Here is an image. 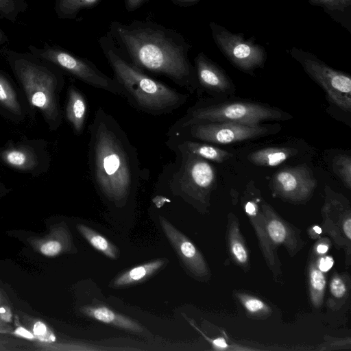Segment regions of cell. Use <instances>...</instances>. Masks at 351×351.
Listing matches in <instances>:
<instances>
[{"label": "cell", "instance_id": "cell-1", "mask_svg": "<svg viewBox=\"0 0 351 351\" xmlns=\"http://www.w3.org/2000/svg\"><path fill=\"white\" fill-rule=\"evenodd\" d=\"M108 36L123 56L143 71L163 75L191 93L199 88L189 58L192 46L179 32L152 21H113Z\"/></svg>", "mask_w": 351, "mask_h": 351}, {"label": "cell", "instance_id": "cell-2", "mask_svg": "<svg viewBox=\"0 0 351 351\" xmlns=\"http://www.w3.org/2000/svg\"><path fill=\"white\" fill-rule=\"evenodd\" d=\"M90 179L100 195L117 207L126 206L141 178L136 148L119 122L99 107L88 126Z\"/></svg>", "mask_w": 351, "mask_h": 351}, {"label": "cell", "instance_id": "cell-3", "mask_svg": "<svg viewBox=\"0 0 351 351\" xmlns=\"http://www.w3.org/2000/svg\"><path fill=\"white\" fill-rule=\"evenodd\" d=\"M102 51L134 108L157 116L171 113L184 105L188 95L160 82L128 60L108 36L100 38Z\"/></svg>", "mask_w": 351, "mask_h": 351}, {"label": "cell", "instance_id": "cell-4", "mask_svg": "<svg viewBox=\"0 0 351 351\" xmlns=\"http://www.w3.org/2000/svg\"><path fill=\"white\" fill-rule=\"evenodd\" d=\"M291 116L281 110L265 104L233 101L211 105H195L169 128L167 135L189 125L211 122H236L249 125L265 121H283Z\"/></svg>", "mask_w": 351, "mask_h": 351}, {"label": "cell", "instance_id": "cell-5", "mask_svg": "<svg viewBox=\"0 0 351 351\" xmlns=\"http://www.w3.org/2000/svg\"><path fill=\"white\" fill-rule=\"evenodd\" d=\"M288 52L325 90L330 101L342 110L351 112L350 75L332 69L310 52L296 47H292Z\"/></svg>", "mask_w": 351, "mask_h": 351}, {"label": "cell", "instance_id": "cell-6", "mask_svg": "<svg viewBox=\"0 0 351 351\" xmlns=\"http://www.w3.org/2000/svg\"><path fill=\"white\" fill-rule=\"evenodd\" d=\"M180 165L171 179L174 191L195 200H204L216 183V171L208 160L190 152L174 149Z\"/></svg>", "mask_w": 351, "mask_h": 351}, {"label": "cell", "instance_id": "cell-7", "mask_svg": "<svg viewBox=\"0 0 351 351\" xmlns=\"http://www.w3.org/2000/svg\"><path fill=\"white\" fill-rule=\"evenodd\" d=\"M209 27L219 50L234 67L250 74L255 69L264 67L266 50L255 42L254 37L246 39L243 33L232 32L213 21Z\"/></svg>", "mask_w": 351, "mask_h": 351}, {"label": "cell", "instance_id": "cell-8", "mask_svg": "<svg viewBox=\"0 0 351 351\" xmlns=\"http://www.w3.org/2000/svg\"><path fill=\"white\" fill-rule=\"evenodd\" d=\"M18 73L30 104L58 126L61 115L56 97V77L48 71L24 61L19 64Z\"/></svg>", "mask_w": 351, "mask_h": 351}, {"label": "cell", "instance_id": "cell-9", "mask_svg": "<svg viewBox=\"0 0 351 351\" xmlns=\"http://www.w3.org/2000/svg\"><path fill=\"white\" fill-rule=\"evenodd\" d=\"M271 128L236 122L197 123L178 130L168 136L199 140L215 144H230L268 135Z\"/></svg>", "mask_w": 351, "mask_h": 351}, {"label": "cell", "instance_id": "cell-10", "mask_svg": "<svg viewBox=\"0 0 351 351\" xmlns=\"http://www.w3.org/2000/svg\"><path fill=\"white\" fill-rule=\"evenodd\" d=\"M42 56L89 86L125 97L121 84L114 77L101 72L88 60L60 49H48Z\"/></svg>", "mask_w": 351, "mask_h": 351}, {"label": "cell", "instance_id": "cell-11", "mask_svg": "<svg viewBox=\"0 0 351 351\" xmlns=\"http://www.w3.org/2000/svg\"><path fill=\"white\" fill-rule=\"evenodd\" d=\"M275 194L291 199H304L312 193L317 180L306 165L285 167L277 171L271 178Z\"/></svg>", "mask_w": 351, "mask_h": 351}, {"label": "cell", "instance_id": "cell-12", "mask_svg": "<svg viewBox=\"0 0 351 351\" xmlns=\"http://www.w3.org/2000/svg\"><path fill=\"white\" fill-rule=\"evenodd\" d=\"M159 221L167 238L189 269L197 274L204 273V261L193 243L162 216H159Z\"/></svg>", "mask_w": 351, "mask_h": 351}, {"label": "cell", "instance_id": "cell-13", "mask_svg": "<svg viewBox=\"0 0 351 351\" xmlns=\"http://www.w3.org/2000/svg\"><path fill=\"white\" fill-rule=\"evenodd\" d=\"M194 62L198 84L206 90L224 93L234 87L226 72L203 52L197 55Z\"/></svg>", "mask_w": 351, "mask_h": 351}, {"label": "cell", "instance_id": "cell-14", "mask_svg": "<svg viewBox=\"0 0 351 351\" xmlns=\"http://www.w3.org/2000/svg\"><path fill=\"white\" fill-rule=\"evenodd\" d=\"M169 137L167 145L171 149L184 150L207 160L221 163L232 156V154L226 150L212 145L177 136Z\"/></svg>", "mask_w": 351, "mask_h": 351}, {"label": "cell", "instance_id": "cell-15", "mask_svg": "<svg viewBox=\"0 0 351 351\" xmlns=\"http://www.w3.org/2000/svg\"><path fill=\"white\" fill-rule=\"evenodd\" d=\"M82 311L88 317L121 329L138 333L143 331V328L136 321L104 305L85 306Z\"/></svg>", "mask_w": 351, "mask_h": 351}, {"label": "cell", "instance_id": "cell-16", "mask_svg": "<svg viewBox=\"0 0 351 351\" xmlns=\"http://www.w3.org/2000/svg\"><path fill=\"white\" fill-rule=\"evenodd\" d=\"M87 108V101L84 94L75 86H70L68 89L66 118L77 135H80L83 132Z\"/></svg>", "mask_w": 351, "mask_h": 351}, {"label": "cell", "instance_id": "cell-17", "mask_svg": "<svg viewBox=\"0 0 351 351\" xmlns=\"http://www.w3.org/2000/svg\"><path fill=\"white\" fill-rule=\"evenodd\" d=\"M297 153L298 150L291 147H269L250 153L247 158L256 166L275 167Z\"/></svg>", "mask_w": 351, "mask_h": 351}, {"label": "cell", "instance_id": "cell-18", "mask_svg": "<svg viewBox=\"0 0 351 351\" xmlns=\"http://www.w3.org/2000/svg\"><path fill=\"white\" fill-rule=\"evenodd\" d=\"M164 265L165 261L157 259L132 267L117 276L114 280L112 286L120 288L139 283L152 276Z\"/></svg>", "mask_w": 351, "mask_h": 351}, {"label": "cell", "instance_id": "cell-19", "mask_svg": "<svg viewBox=\"0 0 351 351\" xmlns=\"http://www.w3.org/2000/svg\"><path fill=\"white\" fill-rule=\"evenodd\" d=\"M77 228L81 234L95 250L110 259H117L119 257V250L105 237L84 224H78Z\"/></svg>", "mask_w": 351, "mask_h": 351}, {"label": "cell", "instance_id": "cell-20", "mask_svg": "<svg viewBox=\"0 0 351 351\" xmlns=\"http://www.w3.org/2000/svg\"><path fill=\"white\" fill-rule=\"evenodd\" d=\"M100 0H59L58 11L64 17H75L83 9L95 6Z\"/></svg>", "mask_w": 351, "mask_h": 351}, {"label": "cell", "instance_id": "cell-21", "mask_svg": "<svg viewBox=\"0 0 351 351\" xmlns=\"http://www.w3.org/2000/svg\"><path fill=\"white\" fill-rule=\"evenodd\" d=\"M332 167L334 173L349 189L351 188V157L341 154L333 158Z\"/></svg>", "mask_w": 351, "mask_h": 351}, {"label": "cell", "instance_id": "cell-22", "mask_svg": "<svg viewBox=\"0 0 351 351\" xmlns=\"http://www.w3.org/2000/svg\"><path fill=\"white\" fill-rule=\"evenodd\" d=\"M0 103L14 113L20 112L16 95L12 86L0 76Z\"/></svg>", "mask_w": 351, "mask_h": 351}, {"label": "cell", "instance_id": "cell-23", "mask_svg": "<svg viewBox=\"0 0 351 351\" xmlns=\"http://www.w3.org/2000/svg\"><path fill=\"white\" fill-rule=\"evenodd\" d=\"M310 278L312 295L314 297V301L318 303L324 291L325 278L321 271L314 268L311 271Z\"/></svg>", "mask_w": 351, "mask_h": 351}, {"label": "cell", "instance_id": "cell-24", "mask_svg": "<svg viewBox=\"0 0 351 351\" xmlns=\"http://www.w3.org/2000/svg\"><path fill=\"white\" fill-rule=\"evenodd\" d=\"M315 5L322 6L330 11L344 12L351 5V0H308Z\"/></svg>", "mask_w": 351, "mask_h": 351}, {"label": "cell", "instance_id": "cell-25", "mask_svg": "<svg viewBox=\"0 0 351 351\" xmlns=\"http://www.w3.org/2000/svg\"><path fill=\"white\" fill-rule=\"evenodd\" d=\"M5 161L14 167H23L28 162V156L21 150L11 149L3 155Z\"/></svg>", "mask_w": 351, "mask_h": 351}, {"label": "cell", "instance_id": "cell-26", "mask_svg": "<svg viewBox=\"0 0 351 351\" xmlns=\"http://www.w3.org/2000/svg\"><path fill=\"white\" fill-rule=\"evenodd\" d=\"M33 333L35 337L41 341L51 343L56 339L54 334L42 322L38 321L34 324Z\"/></svg>", "mask_w": 351, "mask_h": 351}, {"label": "cell", "instance_id": "cell-27", "mask_svg": "<svg viewBox=\"0 0 351 351\" xmlns=\"http://www.w3.org/2000/svg\"><path fill=\"white\" fill-rule=\"evenodd\" d=\"M268 232L276 243L282 242L286 237V229L278 220H272L268 225Z\"/></svg>", "mask_w": 351, "mask_h": 351}, {"label": "cell", "instance_id": "cell-28", "mask_svg": "<svg viewBox=\"0 0 351 351\" xmlns=\"http://www.w3.org/2000/svg\"><path fill=\"white\" fill-rule=\"evenodd\" d=\"M62 244L58 241H49L40 247V252L45 256H54L62 250Z\"/></svg>", "mask_w": 351, "mask_h": 351}, {"label": "cell", "instance_id": "cell-29", "mask_svg": "<svg viewBox=\"0 0 351 351\" xmlns=\"http://www.w3.org/2000/svg\"><path fill=\"white\" fill-rule=\"evenodd\" d=\"M232 252L239 262L241 263L246 262L247 258V252L240 242L234 241L232 243Z\"/></svg>", "mask_w": 351, "mask_h": 351}, {"label": "cell", "instance_id": "cell-30", "mask_svg": "<svg viewBox=\"0 0 351 351\" xmlns=\"http://www.w3.org/2000/svg\"><path fill=\"white\" fill-rule=\"evenodd\" d=\"M330 290L332 295L341 298L346 293V289L343 281L339 278H334L330 283Z\"/></svg>", "mask_w": 351, "mask_h": 351}, {"label": "cell", "instance_id": "cell-31", "mask_svg": "<svg viewBox=\"0 0 351 351\" xmlns=\"http://www.w3.org/2000/svg\"><path fill=\"white\" fill-rule=\"evenodd\" d=\"M244 304L247 310L252 313L257 312L265 306L262 301L254 298L245 300Z\"/></svg>", "mask_w": 351, "mask_h": 351}, {"label": "cell", "instance_id": "cell-32", "mask_svg": "<svg viewBox=\"0 0 351 351\" xmlns=\"http://www.w3.org/2000/svg\"><path fill=\"white\" fill-rule=\"evenodd\" d=\"M334 261L330 256H325L321 258L319 261V270L322 272H326L329 271L332 267Z\"/></svg>", "mask_w": 351, "mask_h": 351}, {"label": "cell", "instance_id": "cell-33", "mask_svg": "<svg viewBox=\"0 0 351 351\" xmlns=\"http://www.w3.org/2000/svg\"><path fill=\"white\" fill-rule=\"evenodd\" d=\"M15 8L14 0H0V12L9 13Z\"/></svg>", "mask_w": 351, "mask_h": 351}, {"label": "cell", "instance_id": "cell-34", "mask_svg": "<svg viewBox=\"0 0 351 351\" xmlns=\"http://www.w3.org/2000/svg\"><path fill=\"white\" fill-rule=\"evenodd\" d=\"M147 0H125V7L128 11L132 12L139 8Z\"/></svg>", "mask_w": 351, "mask_h": 351}, {"label": "cell", "instance_id": "cell-35", "mask_svg": "<svg viewBox=\"0 0 351 351\" xmlns=\"http://www.w3.org/2000/svg\"><path fill=\"white\" fill-rule=\"evenodd\" d=\"M13 334L28 339H34L35 338L33 333L21 326L16 328Z\"/></svg>", "mask_w": 351, "mask_h": 351}, {"label": "cell", "instance_id": "cell-36", "mask_svg": "<svg viewBox=\"0 0 351 351\" xmlns=\"http://www.w3.org/2000/svg\"><path fill=\"white\" fill-rule=\"evenodd\" d=\"M0 317L5 322H10L12 319V313L8 308L0 307Z\"/></svg>", "mask_w": 351, "mask_h": 351}, {"label": "cell", "instance_id": "cell-37", "mask_svg": "<svg viewBox=\"0 0 351 351\" xmlns=\"http://www.w3.org/2000/svg\"><path fill=\"white\" fill-rule=\"evenodd\" d=\"M199 0H171L176 5L186 7L196 3Z\"/></svg>", "mask_w": 351, "mask_h": 351}, {"label": "cell", "instance_id": "cell-38", "mask_svg": "<svg viewBox=\"0 0 351 351\" xmlns=\"http://www.w3.org/2000/svg\"><path fill=\"white\" fill-rule=\"evenodd\" d=\"M245 210L250 215H254L256 211V206L255 203L252 201L247 202L245 204Z\"/></svg>", "mask_w": 351, "mask_h": 351}, {"label": "cell", "instance_id": "cell-39", "mask_svg": "<svg viewBox=\"0 0 351 351\" xmlns=\"http://www.w3.org/2000/svg\"><path fill=\"white\" fill-rule=\"evenodd\" d=\"M343 231L346 236L348 238H351V219L348 218L343 224Z\"/></svg>", "mask_w": 351, "mask_h": 351}, {"label": "cell", "instance_id": "cell-40", "mask_svg": "<svg viewBox=\"0 0 351 351\" xmlns=\"http://www.w3.org/2000/svg\"><path fill=\"white\" fill-rule=\"evenodd\" d=\"M213 344L218 348H225L227 347L226 341L223 338H218L213 341Z\"/></svg>", "mask_w": 351, "mask_h": 351}, {"label": "cell", "instance_id": "cell-41", "mask_svg": "<svg viewBox=\"0 0 351 351\" xmlns=\"http://www.w3.org/2000/svg\"><path fill=\"white\" fill-rule=\"evenodd\" d=\"M328 250V247L326 245L319 244L317 247V251L319 254H325Z\"/></svg>", "mask_w": 351, "mask_h": 351}, {"label": "cell", "instance_id": "cell-42", "mask_svg": "<svg viewBox=\"0 0 351 351\" xmlns=\"http://www.w3.org/2000/svg\"><path fill=\"white\" fill-rule=\"evenodd\" d=\"M313 229H314L315 232L317 234H319L322 232L321 228L318 226H315Z\"/></svg>", "mask_w": 351, "mask_h": 351}, {"label": "cell", "instance_id": "cell-43", "mask_svg": "<svg viewBox=\"0 0 351 351\" xmlns=\"http://www.w3.org/2000/svg\"><path fill=\"white\" fill-rule=\"evenodd\" d=\"M1 38H2V35L0 33V40H1Z\"/></svg>", "mask_w": 351, "mask_h": 351}]
</instances>
